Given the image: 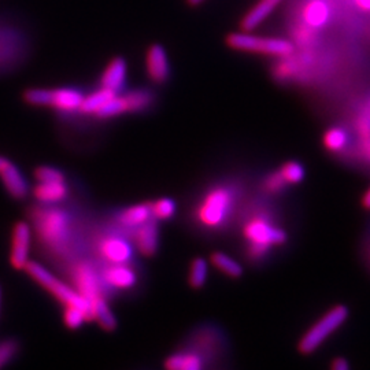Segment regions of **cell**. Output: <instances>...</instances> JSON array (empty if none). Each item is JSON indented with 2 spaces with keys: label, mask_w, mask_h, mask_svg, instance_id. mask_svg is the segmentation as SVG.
Instances as JSON below:
<instances>
[{
  "label": "cell",
  "mask_w": 370,
  "mask_h": 370,
  "mask_svg": "<svg viewBox=\"0 0 370 370\" xmlns=\"http://www.w3.org/2000/svg\"><path fill=\"white\" fill-rule=\"evenodd\" d=\"M0 302H1V288H0Z\"/></svg>",
  "instance_id": "cell-40"
},
{
  "label": "cell",
  "mask_w": 370,
  "mask_h": 370,
  "mask_svg": "<svg viewBox=\"0 0 370 370\" xmlns=\"http://www.w3.org/2000/svg\"><path fill=\"white\" fill-rule=\"evenodd\" d=\"M104 288L111 291H128L137 283V273L131 263H107L100 271Z\"/></svg>",
  "instance_id": "cell-11"
},
{
  "label": "cell",
  "mask_w": 370,
  "mask_h": 370,
  "mask_svg": "<svg viewBox=\"0 0 370 370\" xmlns=\"http://www.w3.org/2000/svg\"><path fill=\"white\" fill-rule=\"evenodd\" d=\"M227 44L237 51H247L271 57H288L293 53V44L290 40L256 36L249 33L247 31L228 35Z\"/></svg>",
  "instance_id": "cell-6"
},
{
  "label": "cell",
  "mask_w": 370,
  "mask_h": 370,
  "mask_svg": "<svg viewBox=\"0 0 370 370\" xmlns=\"http://www.w3.org/2000/svg\"><path fill=\"white\" fill-rule=\"evenodd\" d=\"M23 272L26 273L32 280H35L40 287H43L55 299H58L63 306H75V308L84 310L88 315V321H92L91 303L84 296H81L73 287L58 280L55 276H53L45 268H43L35 261H29L26 263Z\"/></svg>",
  "instance_id": "cell-5"
},
{
  "label": "cell",
  "mask_w": 370,
  "mask_h": 370,
  "mask_svg": "<svg viewBox=\"0 0 370 370\" xmlns=\"http://www.w3.org/2000/svg\"><path fill=\"white\" fill-rule=\"evenodd\" d=\"M6 160H7V159H6V158H3V156H0V168H1V166H3V163H4V162H6Z\"/></svg>",
  "instance_id": "cell-39"
},
{
  "label": "cell",
  "mask_w": 370,
  "mask_h": 370,
  "mask_svg": "<svg viewBox=\"0 0 370 370\" xmlns=\"http://www.w3.org/2000/svg\"><path fill=\"white\" fill-rule=\"evenodd\" d=\"M280 175L284 178V181L287 184H299L303 181L305 178V169L303 166L296 162V160H290L285 162L280 169H278Z\"/></svg>",
  "instance_id": "cell-29"
},
{
  "label": "cell",
  "mask_w": 370,
  "mask_h": 370,
  "mask_svg": "<svg viewBox=\"0 0 370 370\" xmlns=\"http://www.w3.org/2000/svg\"><path fill=\"white\" fill-rule=\"evenodd\" d=\"M332 369L347 370L350 368V364L344 358H334V361L331 364Z\"/></svg>",
  "instance_id": "cell-34"
},
{
  "label": "cell",
  "mask_w": 370,
  "mask_h": 370,
  "mask_svg": "<svg viewBox=\"0 0 370 370\" xmlns=\"http://www.w3.org/2000/svg\"><path fill=\"white\" fill-rule=\"evenodd\" d=\"M124 100L126 106V113H140L148 109L153 104L154 95L148 89H134L128 94H124Z\"/></svg>",
  "instance_id": "cell-24"
},
{
  "label": "cell",
  "mask_w": 370,
  "mask_h": 370,
  "mask_svg": "<svg viewBox=\"0 0 370 370\" xmlns=\"http://www.w3.org/2000/svg\"><path fill=\"white\" fill-rule=\"evenodd\" d=\"M354 3L364 11H370V0H354Z\"/></svg>",
  "instance_id": "cell-35"
},
{
  "label": "cell",
  "mask_w": 370,
  "mask_h": 370,
  "mask_svg": "<svg viewBox=\"0 0 370 370\" xmlns=\"http://www.w3.org/2000/svg\"><path fill=\"white\" fill-rule=\"evenodd\" d=\"M135 246L121 234H107L99 239L97 251L106 263H131Z\"/></svg>",
  "instance_id": "cell-9"
},
{
  "label": "cell",
  "mask_w": 370,
  "mask_h": 370,
  "mask_svg": "<svg viewBox=\"0 0 370 370\" xmlns=\"http://www.w3.org/2000/svg\"><path fill=\"white\" fill-rule=\"evenodd\" d=\"M203 0H188V3L190 4H192V6H196V4H199V3H202Z\"/></svg>",
  "instance_id": "cell-38"
},
{
  "label": "cell",
  "mask_w": 370,
  "mask_h": 370,
  "mask_svg": "<svg viewBox=\"0 0 370 370\" xmlns=\"http://www.w3.org/2000/svg\"><path fill=\"white\" fill-rule=\"evenodd\" d=\"M88 321V315L87 312L75 306H65V312H63V322L66 325V328L76 331L78 328H81L84 325V322Z\"/></svg>",
  "instance_id": "cell-30"
},
{
  "label": "cell",
  "mask_w": 370,
  "mask_h": 370,
  "mask_svg": "<svg viewBox=\"0 0 370 370\" xmlns=\"http://www.w3.org/2000/svg\"><path fill=\"white\" fill-rule=\"evenodd\" d=\"M362 150H364L365 156H368V159H370V138L364 140V143H362Z\"/></svg>",
  "instance_id": "cell-36"
},
{
  "label": "cell",
  "mask_w": 370,
  "mask_h": 370,
  "mask_svg": "<svg viewBox=\"0 0 370 370\" xmlns=\"http://www.w3.org/2000/svg\"><path fill=\"white\" fill-rule=\"evenodd\" d=\"M18 351L20 342L17 339H4L3 342H0V368L11 362Z\"/></svg>",
  "instance_id": "cell-31"
},
{
  "label": "cell",
  "mask_w": 370,
  "mask_h": 370,
  "mask_svg": "<svg viewBox=\"0 0 370 370\" xmlns=\"http://www.w3.org/2000/svg\"><path fill=\"white\" fill-rule=\"evenodd\" d=\"M303 20L310 28H320L330 18V6L325 0H310L303 9Z\"/></svg>",
  "instance_id": "cell-22"
},
{
  "label": "cell",
  "mask_w": 370,
  "mask_h": 370,
  "mask_svg": "<svg viewBox=\"0 0 370 370\" xmlns=\"http://www.w3.org/2000/svg\"><path fill=\"white\" fill-rule=\"evenodd\" d=\"M32 246V228L28 222L18 221L13 227L10 265L16 271H23L29 262V253Z\"/></svg>",
  "instance_id": "cell-10"
},
{
  "label": "cell",
  "mask_w": 370,
  "mask_h": 370,
  "mask_svg": "<svg viewBox=\"0 0 370 370\" xmlns=\"http://www.w3.org/2000/svg\"><path fill=\"white\" fill-rule=\"evenodd\" d=\"M84 97V92L75 87H60L50 89L48 107L62 114H75L78 113Z\"/></svg>",
  "instance_id": "cell-12"
},
{
  "label": "cell",
  "mask_w": 370,
  "mask_h": 370,
  "mask_svg": "<svg viewBox=\"0 0 370 370\" xmlns=\"http://www.w3.org/2000/svg\"><path fill=\"white\" fill-rule=\"evenodd\" d=\"M70 277L73 288L89 303L95 302L100 296L107 298V290L103 285L100 271L91 262L81 261L75 263L70 272Z\"/></svg>",
  "instance_id": "cell-8"
},
{
  "label": "cell",
  "mask_w": 370,
  "mask_h": 370,
  "mask_svg": "<svg viewBox=\"0 0 370 370\" xmlns=\"http://www.w3.org/2000/svg\"><path fill=\"white\" fill-rule=\"evenodd\" d=\"M362 205H364V207L365 209H368L370 210V188L365 192V195H364V199H362Z\"/></svg>",
  "instance_id": "cell-37"
},
{
  "label": "cell",
  "mask_w": 370,
  "mask_h": 370,
  "mask_svg": "<svg viewBox=\"0 0 370 370\" xmlns=\"http://www.w3.org/2000/svg\"><path fill=\"white\" fill-rule=\"evenodd\" d=\"M237 200V191L229 184L210 188L196 206L197 224L206 229H219L231 218Z\"/></svg>",
  "instance_id": "cell-2"
},
{
  "label": "cell",
  "mask_w": 370,
  "mask_h": 370,
  "mask_svg": "<svg viewBox=\"0 0 370 370\" xmlns=\"http://www.w3.org/2000/svg\"><path fill=\"white\" fill-rule=\"evenodd\" d=\"M126 73H128L126 60L122 57H116V58L111 59L107 63V66L104 67L100 80H99V85H100V88L119 94L125 87Z\"/></svg>",
  "instance_id": "cell-16"
},
{
  "label": "cell",
  "mask_w": 370,
  "mask_h": 370,
  "mask_svg": "<svg viewBox=\"0 0 370 370\" xmlns=\"http://www.w3.org/2000/svg\"><path fill=\"white\" fill-rule=\"evenodd\" d=\"M280 1L281 0H259L240 22V26L243 28V31L250 32V31H254L256 26H259L272 14L273 10L280 4Z\"/></svg>",
  "instance_id": "cell-18"
},
{
  "label": "cell",
  "mask_w": 370,
  "mask_h": 370,
  "mask_svg": "<svg viewBox=\"0 0 370 370\" xmlns=\"http://www.w3.org/2000/svg\"><path fill=\"white\" fill-rule=\"evenodd\" d=\"M177 206L175 200L170 197H160L156 202H151V212L156 221L170 219L175 214Z\"/></svg>",
  "instance_id": "cell-28"
},
{
  "label": "cell",
  "mask_w": 370,
  "mask_h": 370,
  "mask_svg": "<svg viewBox=\"0 0 370 370\" xmlns=\"http://www.w3.org/2000/svg\"><path fill=\"white\" fill-rule=\"evenodd\" d=\"M285 185H288L284 178L280 175V172H274L272 175H268L265 177L263 183H262V188L266 194H271V195H277L280 192L284 191Z\"/></svg>",
  "instance_id": "cell-33"
},
{
  "label": "cell",
  "mask_w": 370,
  "mask_h": 370,
  "mask_svg": "<svg viewBox=\"0 0 370 370\" xmlns=\"http://www.w3.org/2000/svg\"><path fill=\"white\" fill-rule=\"evenodd\" d=\"M151 218H154L151 212V203H140L119 212L116 219L118 227H121L122 229L134 231Z\"/></svg>",
  "instance_id": "cell-17"
},
{
  "label": "cell",
  "mask_w": 370,
  "mask_h": 370,
  "mask_svg": "<svg viewBox=\"0 0 370 370\" xmlns=\"http://www.w3.org/2000/svg\"><path fill=\"white\" fill-rule=\"evenodd\" d=\"M132 243L143 256L151 258L156 255L159 246V229L156 218H151L150 221L134 229Z\"/></svg>",
  "instance_id": "cell-14"
},
{
  "label": "cell",
  "mask_w": 370,
  "mask_h": 370,
  "mask_svg": "<svg viewBox=\"0 0 370 370\" xmlns=\"http://www.w3.org/2000/svg\"><path fill=\"white\" fill-rule=\"evenodd\" d=\"M35 177L38 183H65L66 175H63L62 170L53 166H39L35 170Z\"/></svg>",
  "instance_id": "cell-32"
},
{
  "label": "cell",
  "mask_w": 370,
  "mask_h": 370,
  "mask_svg": "<svg viewBox=\"0 0 370 370\" xmlns=\"http://www.w3.org/2000/svg\"><path fill=\"white\" fill-rule=\"evenodd\" d=\"M210 261L215 269H218L219 272L224 273L225 276H228L231 278H239L243 276L241 265L227 254L219 253V251L213 253Z\"/></svg>",
  "instance_id": "cell-25"
},
{
  "label": "cell",
  "mask_w": 370,
  "mask_h": 370,
  "mask_svg": "<svg viewBox=\"0 0 370 370\" xmlns=\"http://www.w3.org/2000/svg\"><path fill=\"white\" fill-rule=\"evenodd\" d=\"M91 306L92 321H97L103 331L113 332L117 330V318L107 303V298L100 296L95 302L91 303Z\"/></svg>",
  "instance_id": "cell-21"
},
{
  "label": "cell",
  "mask_w": 370,
  "mask_h": 370,
  "mask_svg": "<svg viewBox=\"0 0 370 370\" xmlns=\"http://www.w3.org/2000/svg\"><path fill=\"white\" fill-rule=\"evenodd\" d=\"M165 368L169 370H200L205 368L203 359L192 351H178L165 361Z\"/></svg>",
  "instance_id": "cell-20"
},
{
  "label": "cell",
  "mask_w": 370,
  "mask_h": 370,
  "mask_svg": "<svg viewBox=\"0 0 370 370\" xmlns=\"http://www.w3.org/2000/svg\"><path fill=\"white\" fill-rule=\"evenodd\" d=\"M207 262L203 258H195L190 268V276H188V284L191 288L199 290L206 284L207 280Z\"/></svg>",
  "instance_id": "cell-27"
},
{
  "label": "cell",
  "mask_w": 370,
  "mask_h": 370,
  "mask_svg": "<svg viewBox=\"0 0 370 370\" xmlns=\"http://www.w3.org/2000/svg\"><path fill=\"white\" fill-rule=\"evenodd\" d=\"M33 228L41 243L54 250H62L72 239L75 221L72 214L55 205H40L31 213Z\"/></svg>",
  "instance_id": "cell-1"
},
{
  "label": "cell",
  "mask_w": 370,
  "mask_h": 370,
  "mask_svg": "<svg viewBox=\"0 0 370 370\" xmlns=\"http://www.w3.org/2000/svg\"><path fill=\"white\" fill-rule=\"evenodd\" d=\"M324 147L331 153H340L349 144V134L343 128L334 126L328 129L322 137Z\"/></svg>",
  "instance_id": "cell-26"
},
{
  "label": "cell",
  "mask_w": 370,
  "mask_h": 370,
  "mask_svg": "<svg viewBox=\"0 0 370 370\" xmlns=\"http://www.w3.org/2000/svg\"><path fill=\"white\" fill-rule=\"evenodd\" d=\"M349 318V309L344 305H337L325 312L309 331L303 334L298 344V350L305 355L317 350L332 333L337 331Z\"/></svg>",
  "instance_id": "cell-7"
},
{
  "label": "cell",
  "mask_w": 370,
  "mask_h": 370,
  "mask_svg": "<svg viewBox=\"0 0 370 370\" xmlns=\"http://www.w3.org/2000/svg\"><path fill=\"white\" fill-rule=\"evenodd\" d=\"M31 53V40L17 22L0 18V73L21 66Z\"/></svg>",
  "instance_id": "cell-4"
},
{
  "label": "cell",
  "mask_w": 370,
  "mask_h": 370,
  "mask_svg": "<svg viewBox=\"0 0 370 370\" xmlns=\"http://www.w3.org/2000/svg\"><path fill=\"white\" fill-rule=\"evenodd\" d=\"M243 237L249 243L247 256L250 261H261L273 247L283 246L287 241V234L276 225L268 214H254L244 222L241 229Z\"/></svg>",
  "instance_id": "cell-3"
},
{
  "label": "cell",
  "mask_w": 370,
  "mask_h": 370,
  "mask_svg": "<svg viewBox=\"0 0 370 370\" xmlns=\"http://www.w3.org/2000/svg\"><path fill=\"white\" fill-rule=\"evenodd\" d=\"M0 178L3 181L6 191L13 199L22 200V199L26 197L28 192H29L28 181L21 173L20 169L13 162H10L9 159L0 168Z\"/></svg>",
  "instance_id": "cell-15"
},
{
  "label": "cell",
  "mask_w": 370,
  "mask_h": 370,
  "mask_svg": "<svg viewBox=\"0 0 370 370\" xmlns=\"http://www.w3.org/2000/svg\"><path fill=\"white\" fill-rule=\"evenodd\" d=\"M33 195L43 205H57L69 195V188L65 183H39L33 188Z\"/></svg>",
  "instance_id": "cell-19"
},
{
  "label": "cell",
  "mask_w": 370,
  "mask_h": 370,
  "mask_svg": "<svg viewBox=\"0 0 370 370\" xmlns=\"http://www.w3.org/2000/svg\"><path fill=\"white\" fill-rule=\"evenodd\" d=\"M146 70L148 78L156 84H163L170 75V65L166 50L160 44L148 47L146 54Z\"/></svg>",
  "instance_id": "cell-13"
},
{
  "label": "cell",
  "mask_w": 370,
  "mask_h": 370,
  "mask_svg": "<svg viewBox=\"0 0 370 370\" xmlns=\"http://www.w3.org/2000/svg\"><path fill=\"white\" fill-rule=\"evenodd\" d=\"M116 95V92L113 91H109V89H104V88H98L97 91L85 95L82 102H81V106L78 109V114H82V116H94L98 113L99 110Z\"/></svg>",
  "instance_id": "cell-23"
}]
</instances>
